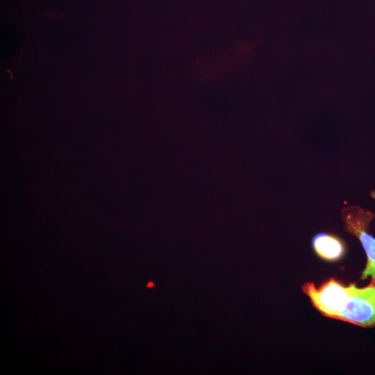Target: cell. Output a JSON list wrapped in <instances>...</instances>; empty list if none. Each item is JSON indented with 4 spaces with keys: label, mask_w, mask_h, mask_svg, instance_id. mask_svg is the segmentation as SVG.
Here are the masks:
<instances>
[{
    "label": "cell",
    "mask_w": 375,
    "mask_h": 375,
    "mask_svg": "<svg viewBox=\"0 0 375 375\" xmlns=\"http://www.w3.org/2000/svg\"><path fill=\"white\" fill-rule=\"evenodd\" d=\"M301 290L322 315L363 328L375 327V281L360 288L356 283L344 285L331 278L319 287L306 282Z\"/></svg>",
    "instance_id": "1"
},
{
    "label": "cell",
    "mask_w": 375,
    "mask_h": 375,
    "mask_svg": "<svg viewBox=\"0 0 375 375\" xmlns=\"http://www.w3.org/2000/svg\"><path fill=\"white\" fill-rule=\"evenodd\" d=\"M369 195L375 200V190H372ZM340 215L344 230L360 241L367 256L360 279L370 277L375 281V237L369 233V225L375 214L369 210L351 205L344 208Z\"/></svg>",
    "instance_id": "2"
},
{
    "label": "cell",
    "mask_w": 375,
    "mask_h": 375,
    "mask_svg": "<svg viewBox=\"0 0 375 375\" xmlns=\"http://www.w3.org/2000/svg\"><path fill=\"white\" fill-rule=\"evenodd\" d=\"M312 246L317 256L328 262L340 260L344 257L347 251L345 243L340 238L324 232L315 235L312 240Z\"/></svg>",
    "instance_id": "3"
}]
</instances>
